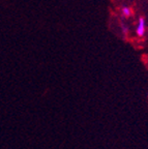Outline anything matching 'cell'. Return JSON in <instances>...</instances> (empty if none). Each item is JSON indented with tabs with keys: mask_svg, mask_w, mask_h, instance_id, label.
<instances>
[{
	"mask_svg": "<svg viewBox=\"0 0 148 149\" xmlns=\"http://www.w3.org/2000/svg\"><path fill=\"white\" fill-rule=\"evenodd\" d=\"M121 14H122V16L125 17V18H128V17L132 16L133 12L128 6H123L122 8H121Z\"/></svg>",
	"mask_w": 148,
	"mask_h": 149,
	"instance_id": "obj_2",
	"label": "cell"
},
{
	"mask_svg": "<svg viewBox=\"0 0 148 149\" xmlns=\"http://www.w3.org/2000/svg\"><path fill=\"white\" fill-rule=\"evenodd\" d=\"M146 31V23H145V19L144 18H140L138 24H137V28H136V33L138 36L142 37L144 36Z\"/></svg>",
	"mask_w": 148,
	"mask_h": 149,
	"instance_id": "obj_1",
	"label": "cell"
}]
</instances>
